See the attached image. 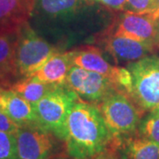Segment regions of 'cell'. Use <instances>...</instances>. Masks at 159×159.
Segmentation results:
<instances>
[{
  "label": "cell",
  "instance_id": "6da1fadb",
  "mask_svg": "<svg viewBox=\"0 0 159 159\" xmlns=\"http://www.w3.org/2000/svg\"><path fill=\"white\" fill-rule=\"evenodd\" d=\"M113 140V135L96 105L77 101L69 114L65 139L72 159H94Z\"/></svg>",
  "mask_w": 159,
  "mask_h": 159
},
{
  "label": "cell",
  "instance_id": "7a4b0ae2",
  "mask_svg": "<svg viewBox=\"0 0 159 159\" xmlns=\"http://www.w3.org/2000/svg\"><path fill=\"white\" fill-rule=\"evenodd\" d=\"M79 97L66 85H57L34 104L38 125L65 142L69 114Z\"/></svg>",
  "mask_w": 159,
  "mask_h": 159
},
{
  "label": "cell",
  "instance_id": "3957f363",
  "mask_svg": "<svg viewBox=\"0 0 159 159\" xmlns=\"http://www.w3.org/2000/svg\"><path fill=\"white\" fill-rule=\"evenodd\" d=\"M57 47L43 38L28 22L18 31L15 63L19 80L34 74L54 54Z\"/></svg>",
  "mask_w": 159,
  "mask_h": 159
},
{
  "label": "cell",
  "instance_id": "277c9868",
  "mask_svg": "<svg viewBox=\"0 0 159 159\" xmlns=\"http://www.w3.org/2000/svg\"><path fill=\"white\" fill-rule=\"evenodd\" d=\"M132 77L129 97L142 111L159 105V57L146 56L127 66Z\"/></svg>",
  "mask_w": 159,
  "mask_h": 159
},
{
  "label": "cell",
  "instance_id": "5b68a950",
  "mask_svg": "<svg viewBox=\"0 0 159 159\" xmlns=\"http://www.w3.org/2000/svg\"><path fill=\"white\" fill-rule=\"evenodd\" d=\"M100 111L112 134L113 138H122L134 134L141 122L139 108L128 96L115 91L100 103Z\"/></svg>",
  "mask_w": 159,
  "mask_h": 159
},
{
  "label": "cell",
  "instance_id": "8992f818",
  "mask_svg": "<svg viewBox=\"0 0 159 159\" xmlns=\"http://www.w3.org/2000/svg\"><path fill=\"white\" fill-rule=\"evenodd\" d=\"M66 86L79 97L93 102H101L110 94L119 91L107 76L76 66L70 69Z\"/></svg>",
  "mask_w": 159,
  "mask_h": 159
},
{
  "label": "cell",
  "instance_id": "52a82bcc",
  "mask_svg": "<svg viewBox=\"0 0 159 159\" xmlns=\"http://www.w3.org/2000/svg\"><path fill=\"white\" fill-rule=\"evenodd\" d=\"M16 138L20 159H51L56 152L57 138L39 125L20 126Z\"/></svg>",
  "mask_w": 159,
  "mask_h": 159
},
{
  "label": "cell",
  "instance_id": "ba28073f",
  "mask_svg": "<svg viewBox=\"0 0 159 159\" xmlns=\"http://www.w3.org/2000/svg\"><path fill=\"white\" fill-rule=\"evenodd\" d=\"M85 0H34L30 19L42 32L51 23H66L81 11Z\"/></svg>",
  "mask_w": 159,
  "mask_h": 159
},
{
  "label": "cell",
  "instance_id": "9c48e42d",
  "mask_svg": "<svg viewBox=\"0 0 159 159\" xmlns=\"http://www.w3.org/2000/svg\"><path fill=\"white\" fill-rule=\"evenodd\" d=\"M157 30V20L151 14H141L125 11L118 19L114 26V34L124 35L155 48Z\"/></svg>",
  "mask_w": 159,
  "mask_h": 159
},
{
  "label": "cell",
  "instance_id": "30bf717a",
  "mask_svg": "<svg viewBox=\"0 0 159 159\" xmlns=\"http://www.w3.org/2000/svg\"><path fill=\"white\" fill-rule=\"evenodd\" d=\"M102 45L115 59L130 62H134L148 56L154 49V47L147 43L114 34L111 30H109L103 36Z\"/></svg>",
  "mask_w": 159,
  "mask_h": 159
},
{
  "label": "cell",
  "instance_id": "8fae6325",
  "mask_svg": "<svg viewBox=\"0 0 159 159\" xmlns=\"http://www.w3.org/2000/svg\"><path fill=\"white\" fill-rule=\"evenodd\" d=\"M34 0H0V34L16 33L29 22Z\"/></svg>",
  "mask_w": 159,
  "mask_h": 159
},
{
  "label": "cell",
  "instance_id": "7c38bea8",
  "mask_svg": "<svg viewBox=\"0 0 159 159\" xmlns=\"http://www.w3.org/2000/svg\"><path fill=\"white\" fill-rule=\"evenodd\" d=\"M73 51L54 54L32 76L47 84L66 85L70 69L73 67Z\"/></svg>",
  "mask_w": 159,
  "mask_h": 159
},
{
  "label": "cell",
  "instance_id": "4fadbf2b",
  "mask_svg": "<svg viewBox=\"0 0 159 159\" xmlns=\"http://www.w3.org/2000/svg\"><path fill=\"white\" fill-rule=\"evenodd\" d=\"M73 63L74 66L107 76L115 84L121 70V67L112 66L109 64L100 50L96 47H86L73 51Z\"/></svg>",
  "mask_w": 159,
  "mask_h": 159
},
{
  "label": "cell",
  "instance_id": "5bb4252c",
  "mask_svg": "<svg viewBox=\"0 0 159 159\" xmlns=\"http://www.w3.org/2000/svg\"><path fill=\"white\" fill-rule=\"evenodd\" d=\"M17 39L18 32L0 34V84L9 89L19 80L15 63Z\"/></svg>",
  "mask_w": 159,
  "mask_h": 159
},
{
  "label": "cell",
  "instance_id": "9a60e30c",
  "mask_svg": "<svg viewBox=\"0 0 159 159\" xmlns=\"http://www.w3.org/2000/svg\"><path fill=\"white\" fill-rule=\"evenodd\" d=\"M18 126L38 125L34 106L15 91L8 89L5 95L4 110Z\"/></svg>",
  "mask_w": 159,
  "mask_h": 159
},
{
  "label": "cell",
  "instance_id": "2e32d148",
  "mask_svg": "<svg viewBox=\"0 0 159 159\" xmlns=\"http://www.w3.org/2000/svg\"><path fill=\"white\" fill-rule=\"evenodd\" d=\"M117 139V138H115ZM119 142L121 140L118 139ZM123 143V159H159V143L144 137L125 139Z\"/></svg>",
  "mask_w": 159,
  "mask_h": 159
},
{
  "label": "cell",
  "instance_id": "e0dca14e",
  "mask_svg": "<svg viewBox=\"0 0 159 159\" xmlns=\"http://www.w3.org/2000/svg\"><path fill=\"white\" fill-rule=\"evenodd\" d=\"M56 86L57 85L47 84L34 76H29L17 80L11 86V89L34 105Z\"/></svg>",
  "mask_w": 159,
  "mask_h": 159
},
{
  "label": "cell",
  "instance_id": "ac0fdd59",
  "mask_svg": "<svg viewBox=\"0 0 159 159\" xmlns=\"http://www.w3.org/2000/svg\"><path fill=\"white\" fill-rule=\"evenodd\" d=\"M138 129L142 137L159 143V113L151 111L141 120Z\"/></svg>",
  "mask_w": 159,
  "mask_h": 159
},
{
  "label": "cell",
  "instance_id": "d6986e66",
  "mask_svg": "<svg viewBox=\"0 0 159 159\" xmlns=\"http://www.w3.org/2000/svg\"><path fill=\"white\" fill-rule=\"evenodd\" d=\"M0 159H20L16 133L0 131Z\"/></svg>",
  "mask_w": 159,
  "mask_h": 159
},
{
  "label": "cell",
  "instance_id": "ffe728a7",
  "mask_svg": "<svg viewBox=\"0 0 159 159\" xmlns=\"http://www.w3.org/2000/svg\"><path fill=\"white\" fill-rule=\"evenodd\" d=\"M155 10V0H127V11L141 14H151Z\"/></svg>",
  "mask_w": 159,
  "mask_h": 159
},
{
  "label": "cell",
  "instance_id": "44dd1931",
  "mask_svg": "<svg viewBox=\"0 0 159 159\" xmlns=\"http://www.w3.org/2000/svg\"><path fill=\"white\" fill-rule=\"evenodd\" d=\"M18 128L17 124H15L4 111L0 110V131L16 133Z\"/></svg>",
  "mask_w": 159,
  "mask_h": 159
},
{
  "label": "cell",
  "instance_id": "7402d4cb",
  "mask_svg": "<svg viewBox=\"0 0 159 159\" xmlns=\"http://www.w3.org/2000/svg\"><path fill=\"white\" fill-rule=\"evenodd\" d=\"M103 5L118 11H127V0H100Z\"/></svg>",
  "mask_w": 159,
  "mask_h": 159
},
{
  "label": "cell",
  "instance_id": "603a6c76",
  "mask_svg": "<svg viewBox=\"0 0 159 159\" xmlns=\"http://www.w3.org/2000/svg\"><path fill=\"white\" fill-rule=\"evenodd\" d=\"M94 159H123L115 151L114 146L111 147V144L101 153H99Z\"/></svg>",
  "mask_w": 159,
  "mask_h": 159
},
{
  "label": "cell",
  "instance_id": "cb8c5ba5",
  "mask_svg": "<svg viewBox=\"0 0 159 159\" xmlns=\"http://www.w3.org/2000/svg\"><path fill=\"white\" fill-rule=\"evenodd\" d=\"M6 88L0 84V110H4V104H5V95H6Z\"/></svg>",
  "mask_w": 159,
  "mask_h": 159
},
{
  "label": "cell",
  "instance_id": "d4e9b609",
  "mask_svg": "<svg viewBox=\"0 0 159 159\" xmlns=\"http://www.w3.org/2000/svg\"><path fill=\"white\" fill-rule=\"evenodd\" d=\"M155 4H156V10L153 13H151V15L153 16L156 20L159 19V0H155Z\"/></svg>",
  "mask_w": 159,
  "mask_h": 159
},
{
  "label": "cell",
  "instance_id": "484cf974",
  "mask_svg": "<svg viewBox=\"0 0 159 159\" xmlns=\"http://www.w3.org/2000/svg\"><path fill=\"white\" fill-rule=\"evenodd\" d=\"M157 20V35L155 39V47H159V19Z\"/></svg>",
  "mask_w": 159,
  "mask_h": 159
},
{
  "label": "cell",
  "instance_id": "4316f807",
  "mask_svg": "<svg viewBox=\"0 0 159 159\" xmlns=\"http://www.w3.org/2000/svg\"><path fill=\"white\" fill-rule=\"evenodd\" d=\"M51 159H72L71 157L70 158H66V157H52Z\"/></svg>",
  "mask_w": 159,
  "mask_h": 159
},
{
  "label": "cell",
  "instance_id": "83f0119b",
  "mask_svg": "<svg viewBox=\"0 0 159 159\" xmlns=\"http://www.w3.org/2000/svg\"><path fill=\"white\" fill-rule=\"evenodd\" d=\"M153 111H155L156 112H157V113H159V105H158V106H157V108L154 109Z\"/></svg>",
  "mask_w": 159,
  "mask_h": 159
},
{
  "label": "cell",
  "instance_id": "f1b7e54d",
  "mask_svg": "<svg viewBox=\"0 0 159 159\" xmlns=\"http://www.w3.org/2000/svg\"><path fill=\"white\" fill-rule=\"evenodd\" d=\"M96 1H99V2H100V0H96Z\"/></svg>",
  "mask_w": 159,
  "mask_h": 159
}]
</instances>
